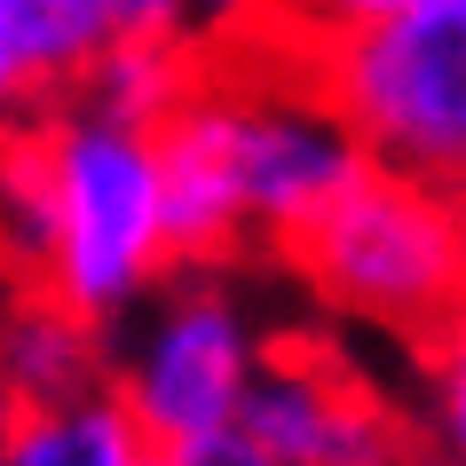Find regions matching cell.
<instances>
[{"instance_id": "6da1fadb", "label": "cell", "mask_w": 466, "mask_h": 466, "mask_svg": "<svg viewBox=\"0 0 466 466\" xmlns=\"http://www.w3.org/2000/svg\"><path fill=\"white\" fill-rule=\"evenodd\" d=\"M40 198H48V238L25 293H48L79 324L111 332L167 285V214H158V143L135 127L87 119V111H40Z\"/></svg>"}, {"instance_id": "5bb4252c", "label": "cell", "mask_w": 466, "mask_h": 466, "mask_svg": "<svg viewBox=\"0 0 466 466\" xmlns=\"http://www.w3.org/2000/svg\"><path fill=\"white\" fill-rule=\"evenodd\" d=\"M269 0H174V40L182 48H238L261 25Z\"/></svg>"}, {"instance_id": "9a60e30c", "label": "cell", "mask_w": 466, "mask_h": 466, "mask_svg": "<svg viewBox=\"0 0 466 466\" xmlns=\"http://www.w3.org/2000/svg\"><path fill=\"white\" fill-rule=\"evenodd\" d=\"M167 466H285V459L253 435L246 419H221V427H206V435L167 442Z\"/></svg>"}, {"instance_id": "2e32d148", "label": "cell", "mask_w": 466, "mask_h": 466, "mask_svg": "<svg viewBox=\"0 0 466 466\" xmlns=\"http://www.w3.org/2000/svg\"><path fill=\"white\" fill-rule=\"evenodd\" d=\"M8 427H16V395H8V380H0V442H8Z\"/></svg>"}, {"instance_id": "277c9868", "label": "cell", "mask_w": 466, "mask_h": 466, "mask_svg": "<svg viewBox=\"0 0 466 466\" xmlns=\"http://www.w3.org/2000/svg\"><path fill=\"white\" fill-rule=\"evenodd\" d=\"M198 135L214 143L221 174H229V198L246 214V238H269V246H293L300 229L340 206L348 182H364V150L340 127V111L309 87V79H221L198 72L190 103Z\"/></svg>"}, {"instance_id": "30bf717a", "label": "cell", "mask_w": 466, "mask_h": 466, "mask_svg": "<svg viewBox=\"0 0 466 466\" xmlns=\"http://www.w3.org/2000/svg\"><path fill=\"white\" fill-rule=\"evenodd\" d=\"M32 25V48L48 64L56 96L72 87L103 48L127 40H174V0H16Z\"/></svg>"}, {"instance_id": "4fadbf2b", "label": "cell", "mask_w": 466, "mask_h": 466, "mask_svg": "<svg viewBox=\"0 0 466 466\" xmlns=\"http://www.w3.org/2000/svg\"><path fill=\"white\" fill-rule=\"evenodd\" d=\"M411 8H427V0H277V25L293 32L300 56H309V48H332V40H348V32L395 25V16H411Z\"/></svg>"}, {"instance_id": "ba28073f", "label": "cell", "mask_w": 466, "mask_h": 466, "mask_svg": "<svg viewBox=\"0 0 466 466\" xmlns=\"http://www.w3.org/2000/svg\"><path fill=\"white\" fill-rule=\"evenodd\" d=\"M0 466H167V451L135 427V411L111 388H96V395H72V403L16 411Z\"/></svg>"}, {"instance_id": "8fae6325", "label": "cell", "mask_w": 466, "mask_h": 466, "mask_svg": "<svg viewBox=\"0 0 466 466\" xmlns=\"http://www.w3.org/2000/svg\"><path fill=\"white\" fill-rule=\"evenodd\" d=\"M427 427L442 466H466V309L427 340Z\"/></svg>"}, {"instance_id": "9c48e42d", "label": "cell", "mask_w": 466, "mask_h": 466, "mask_svg": "<svg viewBox=\"0 0 466 466\" xmlns=\"http://www.w3.org/2000/svg\"><path fill=\"white\" fill-rule=\"evenodd\" d=\"M190 87H198V56L182 48V40H127V48H103L64 96H72V111H87V119L158 135V127L190 103Z\"/></svg>"}, {"instance_id": "7a4b0ae2", "label": "cell", "mask_w": 466, "mask_h": 466, "mask_svg": "<svg viewBox=\"0 0 466 466\" xmlns=\"http://www.w3.org/2000/svg\"><path fill=\"white\" fill-rule=\"evenodd\" d=\"M285 253L324 309L403 340H435L466 309V198L380 167H364V182H348Z\"/></svg>"}, {"instance_id": "5b68a950", "label": "cell", "mask_w": 466, "mask_h": 466, "mask_svg": "<svg viewBox=\"0 0 466 466\" xmlns=\"http://www.w3.org/2000/svg\"><path fill=\"white\" fill-rule=\"evenodd\" d=\"M261 364H269V340L253 300L221 269H167V285L135 309V340L111 364V395L167 451L182 435L238 419Z\"/></svg>"}, {"instance_id": "3957f363", "label": "cell", "mask_w": 466, "mask_h": 466, "mask_svg": "<svg viewBox=\"0 0 466 466\" xmlns=\"http://www.w3.org/2000/svg\"><path fill=\"white\" fill-rule=\"evenodd\" d=\"M309 87L380 174L466 198V0H427L395 25L309 48Z\"/></svg>"}, {"instance_id": "52a82bcc", "label": "cell", "mask_w": 466, "mask_h": 466, "mask_svg": "<svg viewBox=\"0 0 466 466\" xmlns=\"http://www.w3.org/2000/svg\"><path fill=\"white\" fill-rule=\"evenodd\" d=\"M0 380L16 395V411L96 395V388H111V332H96L72 309H56L48 293L16 285L0 300Z\"/></svg>"}, {"instance_id": "8992f818", "label": "cell", "mask_w": 466, "mask_h": 466, "mask_svg": "<svg viewBox=\"0 0 466 466\" xmlns=\"http://www.w3.org/2000/svg\"><path fill=\"white\" fill-rule=\"evenodd\" d=\"M238 419L285 466H411L403 419L380 395H364L348 371L317 364V356H293V348L261 364V380L238 403Z\"/></svg>"}, {"instance_id": "7c38bea8", "label": "cell", "mask_w": 466, "mask_h": 466, "mask_svg": "<svg viewBox=\"0 0 466 466\" xmlns=\"http://www.w3.org/2000/svg\"><path fill=\"white\" fill-rule=\"evenodd\" d=\"M48 96H56V79H48V64H40V48H32L25 8H16V0H0V135L32 127Z\"/></svg>"}]
</instances>
